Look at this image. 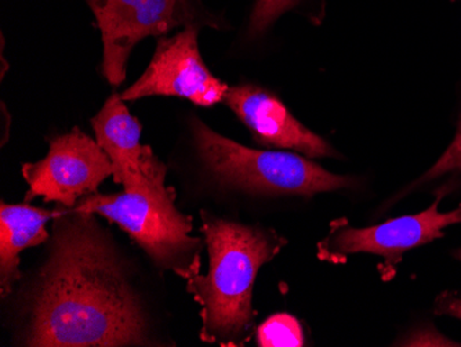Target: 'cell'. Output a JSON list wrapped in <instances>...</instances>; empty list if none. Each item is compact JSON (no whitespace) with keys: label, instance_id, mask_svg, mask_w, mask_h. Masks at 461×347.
I'll return each instance as SVG.
<instances>
[{"label":"cell","instance_id":"1","mask_svg":"<svg viewBox=\"0 0 461 347\" xmlns=\"http://www.w3.org/2000/svg\"><path fill=\"white\" fill-rule=\"evenodd\" d=\"M23 343L151 346L141 303L95 214L61 209L54 220L50 255L31 297Z\"/></svg>","mask_w":461,"mask_h":347},{"label":"cell","instance_id":"18","mask_svg":"<svg viewBox=\"0 0 461 347\" xmlns=\"http://www.w3.org/2000/svg\"><path fill=\"white\" fill-rule=\"evenodd\" d=\"M450 2H461V0H450Z\"/></svg>","mask_w":461,"mask_h":347},{"label":"cell","instance_id":"12","mask_svg":"<svg viewBox=\"0 0 461 347\" xmlns=\"http://www.w3.org/2000/svg\"><path fill=\"white\" fill-rule=\"evenodd\" d=\"M258 343L263 347H299L304 344V335L296 318L281 313L272 315L258 326Z\"/></svg>","mask_w":461,"mask_h":347},{"label":"cell","instance_id":"16","mask_svg":"<svg viewBox=\"0 0 461 347\" xmlns=\"http://www.w3.org/2000/svg\"><path fill=\"white\" fill-rule=\"evenodd\" d=\"M435 313L461 320V297L452 292H444L435 300Z\"/></svg>","mask_w":461,"mask_h":347},{"label":"cell","instance_id":"13","mask_svg":"<svg viewBox=\"0 0 461 347\" xmlns=\"http://www.w3.org/2000/svg\"><path fill=\"white\" fill-rule=\"evenodd\" d=\"M302 0H255L249 18L248 33L258 38L269 30L285 13L296 9Z\"/></svg>","mask_w":461,"mask_h":347},{"label":"cell","instance_id":"15","mask_svg":"<svg viewBox=\"0 0 461 347\" xmlns=\"http://www.w3.org/2000/svg\"><path fill=\"white\" fill-rule=\"evenodd\" d=\"M402 346H460V344L445 338L432 328H426V330L411 333L408 339L402 342Z\"/></svg>","mask_w":461,"mask_h":347},{"label":"cell","instance_id":"2","mask_svg":"<svg viewBox=\"0 0 461 347\" xmlns=\"http://www.w3.org/2000/svg\"><path fill=\"white\" fill-rule=\"evenodd\" d=\"M201 216L209 271L186 281V291L201 306V339L219 346H245L255 330L256 276L287 241L266 227L230 222L204 211Z\"/></svg>","mask_w":461,"mask_h":347},{"label":"cell","instance_id":"10","mask_svg":"<svg viewBox=\"0 0 461 347\" xmlns=\"http://www.w3.org/2000/svg\"><path fill=\"white\" fill-rule=\"evenodd\" d=\"M95 140L113 165V180L124 191H137L147 183L145 157L151 147L141 144V123L129 113L119 93L105 101L92 119Z\"/></svg>","mask_w":461,"mask_h":347},{"label":"cell","instance_id":"17","mask_svg":"<svg viewBox=\"0 0 461 347\" xmlns=\"http://www.w3.org/2000/svg\"><path fill=\"white\" fill-rule=\"evenodd\" d=\"M456 258H457L458 260H461V250H458L457 252H456Z\"/></svg>","mask_w":461,"mask_h":347},{"label":"cell","instance_id":"8","mask_svg":"<svg viewBox=\"0 0 461 347\" xmlns=\"http://www.w3.org/2000/svg\"><path fill=\"white\" fill-rule=\"evenodd\" d=\"M199 27H185L173 36H160L149 68L128 89L123 101L151 96H175L201 107L224 101L228 87L214 77L202 59Z\"/></svg>","mask_w":461,"mask_h":347},{"label":"cell","instance_id":"14","mask_svg":"<svg viewBox=\"0 0 461 347\" xmlns=\"http://www.w3.org/2000/svg\"><path fill=\"white\" fill-rule=\"evenodd\" d=\"M457 170H461V116L455 139L452 140L441 158L432 165L431 169L421 178V181L435 180V178L457 172Z\"/></svg>","mask_w":461,"mask_h":347},{"label":"cell","instance_id":"4","mask_svg":"<svg viewBox=\"0 0 461 347\" xmlns=\"http://www.w3.org/2000/svg\"><path fill=\"white\" fill-rule=\"evenodd\" d=\"M199 160L219 183L258 194L312 196L352 187L348 176L334 175L318 163L296 154L249 149L193 121Z\"/></svg>","mask_w":461,"mask_h":347},{"label":"cell","instance_id":"3","mask_svg":"<svg viewBox=\"0 0 461 347\" xmlns=\"http://www.w3.org/2000/svg\"><path fill=\"white\" fill-rule=\"evenodd\" d=\"M147 183L137 191L83 196L75 209L101 215L129 237L162 270L188 279L201 274V238L191 237L193 219L176 208V191L165 183L166 167L152 149L144 162Z\"/></svg>","mask_w":461,"mask_h":347},{"label":"cell","instance_id":"11","mask_svg":"<svg viewBox=\"0 0 461 347\" xmlns=\"http://www.w3.org/2000/svg\"><path fill=\"white\" fill-rule=\"evenodd\" d=\"M61 209L33 208L9 205L2 202L0 208V292L2 297L12 294L13 287L21 277L20 253L30 247L45 242L49 238L46 223L56 219Z\"/></svg>","mask_w":461,"mask_h":347},{"label":"cell","instance_id":"7","mask_svg":"<svg viewBox=\"0 0 461 347\" xmlns=\"http://www.w3.org/2000/svg\"><path fill=\"white\" fill-rule=\"evenodd\" d=\"M23 176L30 190L25 201L41 196L46 202H59L75 208L83 196L97 193L113 165L97 140L72 129L50 142L49 154L36 163H24Z\"/></svg>","mask_w":461,"mask_h":347},{"label":"cell","instance_id":"9","mask_svg":"<svg viewBox=\"0 0 461 347\" xmlns=\"http://www.w3.org/2000/svg\"><path fill=\"white\" fill-rule=\"evenodd\" d=\"M224 103L264 146L293 150L310 158L336 155L325 139L303 125L278 97L263 87L255 85L228 87Z\"/></svg>","mask_w":461,"mask_h":347},{"label":"cell","instance_id":"5","mask_svg":"<svg viewBox=\"0 0 461 347\" xmlns=\"http://www.w3.org/2000/svg\"><path fill=\"white\" fill-rule=\"evenodd\" d=\"M103 39V74L113 87L126 79V66L137 43L177 27L221 28L217 15L199 0H85Z\"/></svg>","mask_w":461,"mask_h":347},{"label":"cell","instance_id":"6","mask_svg":"<svg viewBox=\"0 0 461 347\" xmlns=\"http://www.w3.org/2000/svg\"><path fill=\"white\" fill-rule=\"evenodd\" d=\"M442 196L420 214L396 217L364 229L349 226L346 220L331 223L330 232L318 243V258L343 263L347 256L372 253L384 259L385 268L400 263L403 253L441 238L444 229L461 224V205L450 212L439 211Z\"/></svg>","mask_w":461,"mask_h":347}]
</instances>
